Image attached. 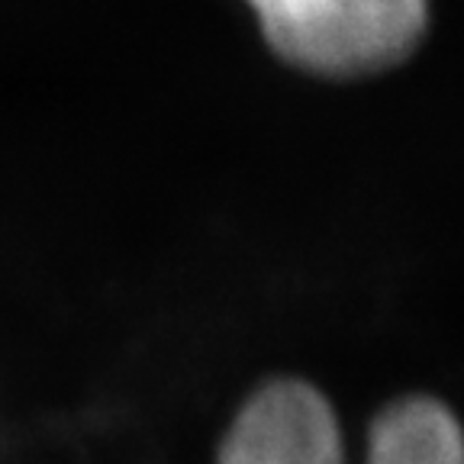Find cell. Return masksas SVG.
Instances as JSON below:
<instances>
[{"instance_id":"2","label":"cell","mask_w":464,"mask_h":464,"mask_svg":"<svg viewBox=\"0 0 464 464\" xmlns=\"http://www.w3.org/2000/svg\"><path fill=\"white\" fill-rule=\"evenodd\" d=\"M261 36L294 68L329 78L381 72L416 49L429 0H248Z\"/></svg>"},{"instance_id":"1","label":"cell","mask_w":464,"mask_h":464,"mask_svg":"<svg viewBox=\"0 0 464 464\" xmlns=\"http://www.w3.org/2000/svg\"><path fill=\"white\" fill-rule=\"evenodd\" d=\"M219 464H345L339 420L313 384L271 381L239 410ZM368 464H464L461 429L439 400H397L371 426Z\"/></svg>"}]
</instances>
